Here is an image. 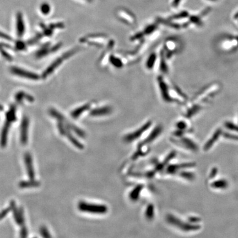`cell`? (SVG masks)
Returning <instances> with one entry per match:
<instances>
[{"instance_id": "cell-8", "label": "cell", "mask_w": 238, "mask_h": 238, "mask_svg": "<svg viewBox=\"0 0 238 238\" xmlns=\"http://www.w3.org/2000/svg\"><path fill=\"white\" fill-rule=\"evenodd\" d=\"M112 109L110 106H102L94 109L90 111L89 115L92 117H103L110 114Z\"/></svg>"}, {"instance_id": "cell-25", "label": "cell", "mask_w": 238, "mask_h": 238, "mask_svg": "<svg viewBox=\"0 0 238 238\" xmlns=\"http://www.w3.org/2000/svg\"><path fill=\"white\" fill-rule=\"evenodd\" d=\"M20 234H21V236L22 238H25L27 237L28 236V230L27 228L23 226L22 227L21 230V232H20Z\"/></svg>"}, {"instance_id": "cell-11", "label": "cell", "mask_w": 238, "mask_h": 238, "mask_svg": "<svg viewBox=\"0 0 238 238\" xmlns=\"http://www.w3.org/2000/svg\"><path fill=\"white\" fill-rule=\"evenodd\" d=\"M17 32L19 37H22L25 32V25L22 14L18 13L17 15Z\"/></svg>"}, {"instance_id": "cell-7", "label": "cell", "mask_w": 238, "mask_h": 238, "mask_svg": "<svg viewBox=\"0 0 238 238\" xmlns=\"http://www.w3.org/2000/svg\"><path fill=\"white\" fill-rule=\"evenodd\" d=\"M28 126L29 120L27 117H25L22 120L21 129V142L23 145L27 144Z\"/></svg>"}, {"instance_id": "cell-20", "label": "cell", "mask_w": 238, "mask_h": 238, "mask_svg": "<svg viewBox=\"0 0 238 238\" xmlns=\"http://www.w3.org/2000/svg\"><path fill=\"white\" fill-rule=\"evenodd\" d=\"M154 207L152 205H149L147 207L146 211L145 213V215L147 218L148 219H151L154 217Z\"/></svg>"}, {"instance_id": "cell-12", "label": "cell", "mask_w": 238, "mask_h": 238, "mask_svg": "<svg viewBox=\"0 0 238 238\" xmlns=\"http://www.w3.org/2000/svg\"><path fill=\"white\" fill-rule=\"evenodd\" d=\"M91 106H92V103H87L83 106L77 108L71 113V116L75 119L78 118L79 116L81 115L82 113L90 109L91 108Z\"/></svg>"}, {"instance_id": "cell-9", "label": "cell", "mask_w": 238, "mask_h": 238, "mask_svg": "<svg viewBox=\"0 0 238 238\" xmlns=\"http://www.w3.org/2000/svg\"><path fill=\"white\" fill-rule=\"evenodd\" d=\"M25 162L27 170L28 175L30 180H34L35 178L34 171L33 169V165L32 158V156L29 153H25Z\"/></svg>"}, {"instance_id": "cell-26", "label": "cell", "mask_w": 238, "mask_h": 238, "mask_svg": "<svg viewBox=\"0 0 238 238\" xmlns=\"http://www.w3.org/2000/svg\"><path fill=\"white\" fill-rule=\"evenodd\" d=\"M11 209V208H10ZM10 208H6L5 209L3 210L1 213H0V220L3 219L4 217H5L8 214L9 211L10 210Z\"/></svg>"}, {"instance_id": "cell-27", "label": "cell", "mask_w": 238, "mask_h": 238, "mask_svg": "<svg viewBox=\"0 0 238 238\" xmlns=\"http://www.w3.org/2000/svg\"><path fill=\"white\" fill-rule=\"evenodd\" d=\"M0 38L5 39H6L7 40H12V39H11V37L9 35L6 34L4 33L1 32V31H0Z\"/></svg>"}, {"instance_id": "cell-10", "label": "cell", "mask_w": 238, "mask_h": 238, "mask_svg": "<svg viewBox=\"0 0 238 238\" xmlns=\"http://www.w3.org/2000/svg\"><path fill=\"white\" fill-rule=\"evenodd\" d=\"M11 122L6 120L4 126L3 127L1 136V146L3 148L5 147L7 142V136H8V131L10 130V127L11 126Z\"/></svg>"}, {"instance_id": "cell-15", "label": "cell", "mask_w": 238, "mask_h": 238, "mask_svg": "<svg viewBox=\"0 0 238 238\" xmlns=\"http://www.w3.org/2000/svg\"><path fill=\"white\" fill-rule=\"evenodd\" d=\"M157 56L155 53L152 52L149 55L146 62V67L148 70H152L157 61Z\"/></svg>"}, {"instance_id": "cell-17", "label": "cell", "mask_w": 238, "mask_h": 238, "mask_svg": "<svg viewBox=\"0 0 238 238\" xmlns=\"http://www.w3.org/2000/svg\"><path fill=\"white\" fill-rule=\"evenodd\" d=\"M40 185V182L34 180H31L30 181H22L19 183V186L21 188H29L38 187Z\"/></svg>"}, {"instance_id": "cell-2", "label": "cell", "mask_w": 238, "mask_h": 238, "mask_svg": "<svg viewBox=\"0 0 238 238\" xmlns=\"http://www.w3.org/2000/svg\"><path fill=\"white\" fill-rule=\"evenodd\" d=\"M78 208L79 211L83 212L98 214L106 213L108 210L107 206L104 205L87 203L84 201L79 202Z\"/></svg>"}, {"instance_id": "cell-19", "label": "cell", "mask_w": 238, "mask_h": 238, "mask_svg": "<svg viewBox=\"0 0 238 238\" xmlns=\"http://www.w3.org/2000/svg\"><path fill=\"white\" fill-rule=\"evenodd\" d=\"M16 111V108L14 106L11 107L6 114V120L11 122V123L17 120Z\"/></svg>"}, {"instance_id": "cell-30", "label": "cell", "mask_w": 238, "mask_h": 238, "mask_svg": "<svg viewBox=\"0 0 238 238\" xmlns=\"http://www.w3.org/2000/svg\"><path fill=\"white\" fill-rule=\"evenodd\" d=\"M2 108L0 106V110H2Z\"/></svg>"}, {"instance_id": "cell-18", "label": "cell", "mask_w": 238, "mask_h": 238, "mask_svg": "<svg viewBox=\"0 0 238 238\" xmlns=\"http://www.w3.org/2000/svg\"><path fill=\"white\" fill-rule=\"evenodd\" d=\"M10 207H11L10 208L11 209H12V211H13L14 218L15 221L16 222L18 225H22V223H21V221L20 216H19V210L18 208H17L16 203L14 201L11 202Z\"/></svg>"}, {"instance_id": "cell-14", "label": "cell", "mask_w": 238, "mask_h": 238, "mask_svg": "<svg viewBox=\"0 0 238 238\" xmlns=\"http://www.w3.org/2000/svg\"><path fill=\"white\" fill-rule=\"evenodd\" d=\"M109 62L113 65L114 67L121 68L124 66V62L118 56L114 55H110L109 57Z\"/></svg>"}, {"instance_id": "cell-24", "label": "cell", "mask_w": 238, "mask_h": 238, "mask_svg": "<svg viewBox=\"0 0 238 238\" xmlns=\"http://www.w3.org/2000/svg\"><path fill=\"white\" fill-rule=\"evenodd\" d=\"M40 233L41 236L44 238H50L51 236L49 234V231L47 229V228L45 227H42L40 229Z\"/></svg>"}, {"instance_id": "cell-23", "label": "cell", "mask_w": 238, "mask_h": 238, "mask_svg": "<svg viewBox=\"0 0 238 238\" xmlns=\"http://www.w3.org/2000/svg\"><path fill=\"white\" fill-rule=\"evenodd\" d=\"M41 11L44 14H48L50 11V7L48 3H43L41 6Z\"/></svg>"}, {"instance_id": "cell-16", "label": "cell", "mask_w": 238, "mask_h": 238, "mask_svg": "<svg viewBox=\"0 0 238 238\" xmlns=\"http://www.w3.org/2000/svg\"><path fill=\"white\" fill-rule=\"evenodd\" d=\"M143 187H144L143 185H139L132 190V191L130 192V198L131 200L136 201L138 200Z\"/></svg>"}, {"instance_id": "cell-22", "label": "cell", "mask_w": 238, "mask_h": 238, "mask_svg": "<svg viewBox=\"0 0 238 238\" xmlns=\"http://www.w3.org/2000/svg\"><path fill=\"white\" fill-rule=\"evenodd\" d=\"M157 29V26L155 25H151L147 27L142 33L144 36L145 35H150L152 33L154 32Z\"/></svg>"}, {"instance_id": "cell-21", "label": "cell", "mask_w": 238, "mask_h": 238, "mask_svg": "<svg viewBox=\"0 0 238 238\" xmlns=\"http://www.w3.org/2000/svg\"><path fill=\"white\" fill-rule=\"evenodd\" d=\"M161 55V59H160V69L161 71L163 73H167L168 71V67L167 66V63L165 61V60L164 58V54L162 52Z\"/></svg>"}, {"instance_id": "cell-3", "label": "cell", "mask_w": 238, "mask_h": 238, "mask_svg": "<svg viewBox=\"0 0 238 238\" xmlns=\"http://www.w3.org/2000/svg\"><path fill=\"white\" fill-rule=\"evenodd\" d=\"M76 52V50H71V51H70L67 52H66L65 54L63 55L61 57H60L59 58L56 60L54 62L50 65L49 67L47 68L46 70L45 71V72L43 73L44 77H45L46 76L49 75L50 74H51L56 68L58 67L65 60L67 59L71 56H72Z\"/></svg>"}, {"instance_id": "cell-13", "label": "cell", "mask_w": 238, "mask_h": 238, "mask_svg": "<svg viewBox=\"0 0 238 238\" xmlns=\"http://www.w3.org/2000/svg\"><path fill=\"white\" fill-rule=\"evenodd\" d=\"M162 127L159 126H158V127H155V129H154L152 131V132L148 136V137L141 144L144 145V144H148L151 143L152 141L157 138V136L159 135L160 133L162 132Z\"/></svg>"}, {"instance_id": "cell-29", "label": "cell", "mask_w": 238, "mask_h": 238, "mask_svg": "<svg viewBox=\"0 0 238 238\" xmlns=\"http://www.w3.org/2000/svg\"><path fill=\"white\" fill-rule=\"evenodd\" d=\"M179 1H180V0H175V1H174V5H178V3L179 2Z\"/></svg>"}, {"instance_id": "cell-31", "label": "cell", "mask_w": 238, "mask_h": 238, "mask_svg": "<svg viewBox=\"0 0 238 238\" xmlns=\"http://www.w3.org/2000/svg\"><path fill=\"white\" fill-rule=\"evenodd\" d=\"M87 1H91L92 0H87Z\"/></svg>"}, {"instance_id": "cell-4", "label": "cell", "mask_w": 238, "mask_h": 238, "mask_svg": "<svg viewBox=\"0 0 238 238\" xmlns=\"http://www.w3.org/2000/svg\"><path fill=\"white\" fill-rule=\"evenodd\" d=\"M151 121H149L146 123V124L143 125L142 127H140L139 129L134 131L133 132L130 133L129 135H127L125 137L124 140L126 142H131L132 141H135L136 139L140 137L143 133L145 131H146L148 130L149 127L151 126Z\"/></svg>"}, {"instance_id": "cell-32", "label": "cell", "mask_w": 238, "mask_h": 238, "mask_svg": "<svg viewBox=\"0 0 238 238\" xmlns=\"http://www.w3.org/2000/svg\"><path fill=\"white\" fill-rule=\"evenodd\" d=\"M210 1H216V0H210Z\"/></svg>"}, {"instance_id": "cell-5", "label": "cell", "mask_w": 238, "mask_h": 238, "mask_svg": "<svg viewBox=\"0 0 238 238\" xmlns=\"http://www.w3.org/2000/svg\"><path fill=\"white\" fill-rule=\"evenodd\" d=\"M157 81H158V86L159 87L160 92L162 95L163 99L167 102H171L173 100L169 94L168 86L164 81V79H163L162 77V76L158 77L157 79Z\"/></svg>"}, {"instance_id": "cell-1", "label": "cell", "mask_w": 238, "mask_h": 238, "mask_svg": "<svg viewBox=\"0 0 238 238\" xmlns=\"http://www.w3.org/2000/svg\"><path fill=\"white\" fill-rule=\"evenodd\" d=\"M108 37L106 35L97 34L84 36L81 39V42L89 45L97 46H106L112 48L114 43L111 40L107 41Z\"/></svg>"}, {"instance_id": "cell-28", "label": "cell", "mask_w": 238, "mask_h": 238, "mask_svg": "<svg viewBox=\"0 0 238 238\" xmlns=\"http://www.w3.org/2000/svg\"><path fill=\"white\" fill-rule=\"evenodd\" d=\"M17 48H18V49H22L23 48L24 44L22 43V42H20V43H18L17 44Z\"/></svg>"}, {"instance_id": "cell-6", "label": "cell", "mask_w": 238, "mask_h": 238, "mask_svg": "<svg viewBox=\"0 0 238 238\" xmlns=\"http://www.w3.org/2000/svg\"><path fill=\"white\" fill-rule=\"evenodd\" d=\"M11 72L17 76H20L25 79H30L32 80H38V79H39V77L37 74L16 67L11 68Z\"/></svg>"}]
</instances>
